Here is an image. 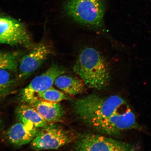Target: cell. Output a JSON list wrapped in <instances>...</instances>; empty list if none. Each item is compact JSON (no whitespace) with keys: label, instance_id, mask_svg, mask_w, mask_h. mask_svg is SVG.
<instances>
[{"label":"cell","instance_id":"6da1fadb","mask_svg":"<svg viewBox=\"0 0 151 151\" xmlns=\"http://www.w3.org/2000/svg\"><path fill=\"white\" fill-rule=\"evenodd\" d=\"M128 104L118 95L103 96L90 94L73 101V112L90 127L94 123L110 116Z\"/></svg>","mask_w":151,"mask_h":151},{"label":"cell","instance_id":"7a4b0ae2","mask_svg":"<svg viewBox=\"0 0 151 151\" xmlns=\"http://www.w3.org/2000/svg\"><path fill=\"white\" fill-rule=\"evenodd\" d=\"M73 70L86 86L94 89H103L110 82V70L106 60L101 53L91 47L85 48L80 53Z\"/></svg>","mask_w":151,"mask_h":151},{"label":"cell","instance_id":"3957f363","mask_svg":"<svg viewBox=\"0 0 151 151\" xmlns=\"http://www.w3.org/2000/svg\"><path fill=\"white\" fill-rule=\"evenodd\" d=\"M63 9L68 16L82 25L92 28L102 25L105 0H68Z\"/></svg>","mask_w":151,"mask_h":151},{"label":"cell","instance_id":"277c9868","mask_svg":"<svg viewBox=\"0 0 151 151\" xmlns=\"http://www.w3.org/2000/svg\"><path fill=\"white\" fill-rule=\"evenodd\" d=\"M122 109L111 116L94 123L90 127L100 133L110 136L118 135L130 129H142L129 106L123 111Z\"/></svg>","mask_w":151,"mask_h":151},{"label":"cell","instance_id":"5b68a950","mask_svg":"<svg viewBox=\"0 0 151 151\" xmlns=\"http://www.w3.org/2000/svg\"><path fill=\"white\" fill-rule=\"evenodd\" d=\"M74 139V136L70 132L56 124H48L41 128L31 142V146L36 150H57Z\"/></svg>","mask_w":151,"mask_h":151},{"label":"cell","instance_id":"8992f818","mask_svg":"<svg viewBox=\"0 0 151 151\" xmlns=\"http://www.w3.org/2000/svg\"><path fill=\"white\" fill-rule=\"evenodd\" d=\"M65 72L64 67L52 64L46 71L35 77L28 86L20 91L19 94L20 101L30 104L38 100V94L52 87L56 78Z\"/></svg>","mask_w":151,"mask_h":151},{"label":"cell","instance_id":"52a82bcc","mask_svg":"<svg viewBox=\"0 0 151 151\" xmlns=\"http://www.w3.org/2000/svg\"><path fill=\"white\" fill-rule=\"evenodd\" d=\"M0 43L32 48L33 42L25 26L10 17L0 15Z\"/></svg>","mask_w":151,"mask_h":151},{"label":"cell","instance_id":"ba28073f","mask_svg":"<svg viewBox=\"0 0 151 151\" xmlns=\"http://www.w3.org/2000/svg\"><path fill=\"white\" fill-rule=\"evenodd\" d=\"M137 147L116 139L95 134L81 136L76 143L75 149L79 151H128Z\"/></svg>","mask_w":151,"mask_h":151},{"label":"cell","instance_id":"9c48e42d","mask_svg":"<svg viewBox=\"0 0 151 151\" xmlns=\"http://www.w3.org/2000/svg\"><path fill=\"white\" fill-rule=\"evenodd\" d=\"M51 52L50 46L45 42H41L34 46L20 60L18 78L24 80L31 76L42 65Z\"/></svg>","mask_w":151,"mask_h":151},{"label":"cell","instance_id":"30bf717a","mask_svg":"<svg viewBox=\"0 0 151 151\" xmlns=\"http://www.w3.org/2000/svg\"><path fill=\"white\" fill-rule=\"evenodd\" d=\"M40 129L19 122L13 124L7 130L5 137L11 144L21 147L31 143Z\"/></svg>","mask_w":151,"mask_h":151},{"label":"cell","instance_id":"8fae6325","mask_svg":"<svg viewBox=\"0 0 151 151\" xmlns=\"http://www.w3.org/2000/svg\"><path fill=\"white\" fill-rule=\"evenodd\" d=\"M48 123L60 122L65 115V109L58 103L38 99L29 104Z\"/></svg>","mask_w":151,"mask_h":151},{"label":"cell","instance_id":"7c38bea8","mask_svg":"<svg viewBox=\"0 0 151 151\" xmlns=\"http://www.w3.org/2000/svg\"><path fill=\"white\" fill-rule=\"evenodd\" d=\"M16 115L20 122L41 129L48 124L31 105L23 104L18 107Z\"/></svg>","mask_w":151,"mask_h":151},{"label":"cell","instance_id":"4fadbf2b","mask_svg":"<svg viewBox=\"0 0 151 151\" xmlns=\"http://www.w3.org/2000/svg\"><path fill=\"white\" fill-rule=\"evenodd\" d=\"M63 75L58 76L55 82L57 87L71 95H77L84 92L86 85L82 79Z\"/></svg>","mask_w":151,"mask_h":151},{"label":"cell","instance_id":"5bb4252c","mask_svg":"<svg viewBox=\"0 0 151 151\" xmlns=\"http://www.w3.org/2000/svg\"><path fill=\"white\" fill-rule=\"evenodd\" d=\"M11 72L0 69V97L8 95L14 88L16 80Z\"/></svg>","mask_w":151,"mask_h":151},{"label":"cell","instance_id":"9a60e30c","mask_svg":"<svg viewBox=\"0 0 151 151\" xmlns=\"http://www.w3.org/2000/svg\"><path fill=\"white\" fill-rule=\"evenodd\" d=\"M18 53L0 51V69L15 72L18 69Z\"/></svg>","mask_w":151,"mask_h":151},{"label":"cell","instance_id":"2e32d148","mask_svg":"<svg viewBox=\"0 0 151 151\" xmlns=\"http://www.w3.org/2000/svg\"><path fill=\"white\" fill-rule=\"evenodd\" d=\"M37 98L38 99L44 100L52 102L58 103L67 99L68 97L63 92L52 87L39 94Z\"/></svg>","mask_w":151,"mask_h":151}]
</instances>
